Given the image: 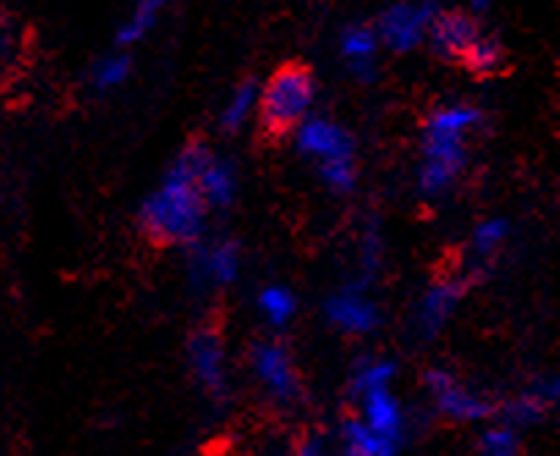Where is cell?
Instances as JSON below:
<instances>
[{"mask_svg": "<svg viewBox=\"0 0 560 456\" xmlns=\"http://www.w3.org/2000/svg\"><path fill=\"white\" fill-rule=\"evenodd\" d=\"M212 152L203 141H190L176 157L163 187L140 207V232L160 245H196L203 234L207 201L198 190V176Z\"/></svg>", "mask_w": 560, "mask_h": 456, "instance_id": "cell-1", "label": "cell"}, {"mask_svg": "<svg viewBox=\"0 0 560 456\" xmlns=\"http://www.w3.org/2000/svg\"><path fill=\"white\" fill-rule=\"evenodd\" d=\"M462 63H465L476 78H492V74H498L500 69H503V45H500V39H494V36L481 34L472 42L470 50L465 52Z\"/></svg>", "mask_w": 560, "mask_h": 456, "instance_id": "cell-17", "label": "cell"}, {"mask_svg": "<svg viewBox=\"0 0 560 456\" xmlns=\"http://www.w3.org/2000/svg\"><path fill=\"white\" fill-rule=\"evenodd\" d=\"M250 366L280 405H292L300 396V377L294 372V363L287 347H280L278 341H258L250 350Z\"/></svg>", "mask_w": 560, "mask_h": 456, "instance_id": "cell-4", "label": "cell"}, {"mask_svg": "<svg viewBox=\"0 0 560 456\" xmlns=\"http://www.w3.org/2000/svg\"><path fill=\"white\" fill-rule=\"evenodd\" d=\"M187 355H190V366H192V374H196L198 385H201L214 401L225 399V390H229V374H225V350L218 332H214L212 327L198 330L196 336L190 338Z\"/></svg>", "mask_w": 560, "mask_h": 456, "instance_id": "cell-5", "label": "cell"}, {"mask_svg": "<svg viewBox=\"0 0 560 456\" xmlns=\"http://www.w3.org/2000/svg\"><path fill=\"white\" fill-rule=\"evenodd\" d=\"M363 401V423L371 429V432L382 434L387 440H401L404 432V416L401 407H398L396 396L387 388L369 390V394L360 396Z\"/></svg>", "mask_w": 560, "mask_h": 456, "instance_id": "cell-10", "label": "cell"}, {"mask_svg": "<svg viewBox=\"0 0 560 456\" xmlns=\"http://www.w3.org/2000/svg\"><path fill=\"white\" fill-rule=\"evenodd\" d=\"M374 34L369 28H349L343 34V52H347V58L358 61L360 67H365V61L374 56Z\"/></svg>", "mask_w": 560, "mask_h": 456, "instance_id": "cell-25", "label": "cell"}, {"mask_svg": "<svg viewBox=\"0 0 560 456\" xmlns=\"http://www.w3.org/2000/svg\"><path fill=\"white\" fill-rule=\"evenodd\" d=\"M465 292V281H440L423 294L418 308V330L423 332V338H434L443 330V325L451 319V314L462 303Z\"/></svg>", "mask_w": 560, "mask_h": 456, "instance_id": "cell-9", "label": "cell"}, {"mask_svg": "<svg viewBox=\"0 0 560 456\" xmlns=\"http://www.w3.org/2000/svg\"><path fill=\"white\" fill-rule=\"evenodd\" d=\"M198 190H201L203 201L212 203V207H229L236 192V179L231 165L209 160V165L198 176Z\"/></svg>", "mask_w": 560, "mask_h": 456, "instance_id": "cell-16", "label": "cell"}, {"mask_svg": "<svg viewBox=\"0 0 560 456\" xmlns=\"http://www.w3.org/2000/svg\"><path fill=\"white\" fill-rule=\"evenodd\" d=\"M322 454H325V448H322L319 440L314 437V440H305V443L300 445V451L294 456H322Z\"/></svg>", "mask_w": 560, "mask_h": 456, "instance_id": "cell-30", "label": "cell"}, {"mask_svg": "<svg viewBox=\"0 0 560 456\" xmlns=\"http://www.w3.org/2000/svg\"><path fill=\"white\" fill-rule=\"evenodd\" d=\"M12 50H14V31L7 17H0V67L9 61Z\"/></svg>", "mask_w": 560, "mask_h": 456, "instance_id": "cell-29", "label": "cell"}, {"mask_svg": "<svg viewBox=\"0 0 560 456\" xmlns=\"http://www.w3.org/2000/svg\"><path fill=\"white\" fill-rule=\"evenodd\" d=\"M398 443L371 432L363 421L343 423V456H396Z\"/></svg>", "mask_w": 560, "mask_h": 456, "instance_id": "cell-15", "label": "cell"}, {"mask_svg": "<svg viewBox=\"0 0 560 456\" xmlns=\"http://www.w3.org/2000/svg\"><path fill=\"white\" fill-rule=\"evenodd\" d=\"M555 399H558V383L549 385V390L547 383H541L536 390H525L516 399H511L503 407V416L511 429L536 426L544 418V412H547V405H555Z\"/></svg>", "mask_w": 560, "mask_h": 456, "instance_id": "cell-12", "label": "cell"}, {"mask_svg": "<svg viewBox=\"0 0 560 456\" xmlns=\"http://www.w3.org/2000/svg\"><path fill=\"white\" fill-rule=\"evenodd\" d=\"M325 311L332 325L341 327L343 332H354V336L371 332L380 325V311L360 289H343V292L332 294Z\"/></svg>", "mask_w": 560, "mask_h": 456, "instance_id": "cell-7", "label": "cell"}, {"mask_svg": "<svg viewBox=\"0 0 560 456\" xmlns=\"http://www.w3.org/2000/svg\"><path fill=\"white\" fill-rule=\"evenodd\" d=\"M438 405H440V412H443V416L454 418V421H462V423L483 421V418L492 416V410H494L487 399L470 394V390L462 388L459 383H451L448 388L440 390Z\"/></svg>", "mask_w": 560, "mask_h": 456, "instance_id": "cell-14", "label": "cell"}, {"mask_svg": "<svg viewBox=\"0 0 560 456\" xmlns=\"http://www.w3.org/2000/svg\"><path fill=\"white\" fill-rule=\"evenodd\" d=\"M316 96V80L308 63L289 61L275 69L258 102V130L264 143H280L303 125Z\"/></svg>", "mask_w": 560, "mask_h": 456, "instance_id": "cell-2", "label": "cell"}, {"mask_svg": "<svg viewBox=\"0 0 560 456\" xmlns=\"http://www.w3.org/2000/svg\"><path fill=\"white\" fill-rule=\"evenodd\" d=\"M451 383H456V377L451 372H445V369H429V372L423 374V385H427L434 396H438L440 390L448 388Z\"/></svg>", "mask_w": 560, "mask_h": 456, "instance_id": "cell-28", "label": "cell"}, {"mask_svg": "<svg viewBox=\"0 0 560 456\" xmlns=\"http://www.w3.org/2000/svg\"><path fill=\"white\" fill-rule=\"evenodd\" d=\"M434 17L432 7H412V3H398V7L387 9L382 17V36L393 50L404 52L409 47L418 45L420 34L429 28Z\"/></svg>", "mask_w": 560, "mask_h": 456, "instance_id": "cell-8", "label": "cell"}, {"mask_svg": "<svg viewBox=\"0 0 560 456\" xmlns=\"http://www.w3.org/2000/svg\"><path fill=\"white\" fill-rule=\"evenodd\" d=\"M481 456H516L520 451V437L511 426H494L489 432H483L481 443Z\"/></svg>", "mask_w": 560, "mask_h": 456, "instance_id": "cell-24", "label": "cell"}, {"mask_svg": "<svg viewBox=\"0 0 560 456\" xmlns=\"http://www.w3.org/2000/svg\"><path fill=\"white\" fill-rule=\"evenodd\" d=\"M393 374H396V366L387 361L363 363V366H360L352 377V394L360 399V396L369 394V390L387 388V383L393 379Z\"/></svg>", "mask_w": 560, "mask_h": 456, "instance_id": "cell-21", "label": "cell"}, {"mask_svg": "<svg viewBox=\"0 0 560 456\" xmlns=\"http://www.w3.org/2000/svg\"><path fill=\"white\" fill-rule=\"evenodd\" d=\"M127 74H129V58L127 56L105 58V61L94 69V85L96 89H113V85L121 83Z\"/></svg>", "mask_w": 560, "mask_h": 456, "instance_id": "cell-26", "label": "cell"}, {"mask_svg": "<svg viewBox=\"0 0 560 456\" xmlns=\"http://www.w3.org/2000/svg\"><path fill=\"white\" fill-rule=\"evenodd\" d=\"M258 308L264 311V316H267L272 325H287V321L294 316L298 300H294V294L289 292V289L269 287L258 294Z\"/></svg>", "mask_w": 560, "mask_h": 456, "instance_id": "cell-20", "label": "cell"}, {"mask_svg": "<svg viewBox=\"0 0 560 456\" xmlns=\"http://www.w3.org/2000/svg\"><path fill=\"white\" fill-rule=\"evenodd\" d=\"M163 9H165V0H140L138 7H135L132 17H129L127 23H124V28L118 31L116 36L118 45H135V42L143 39V36L158 25Z\"/></svg>", "mask_w": 560, "mask_h": 456, "instance_id": "cell-18", "label": "cell"}, {"mask_svg": "<svg viewBox=\"0 0 560 456\" xmlns=\"http://www.w3.org/2000/svg\"><path fill=\"white\" fill-rule=\"evenodd\" d=\"M465 136L429 130L423 138V165H420V190L429 196L443 192L459 176L465 165Z\"/></svg>", "mask_w": 560, "mask_h": 456, "instance_id": "cell-3", "label": "cell"}, {"mask_svg": "<svg viewBox=\"0 0 560 456\" xmlns=\"http://www.w3.org/2000/svg\"><path fill=\"white\" fill-rule=\"evenodd\" d=\"M481 36L476 20L465 12H440L429 23V39L434 52L445 61H462L472 42Z\"/></svg>", "mask_w": 560, "mask_h": 456, "instance_id": "cell-6", "label": "cell"}, {"mask_svg": "<svg viewBox=\"0 0 560 456\" xmlns=\"http://www.w3.org/2000/svg\"><path fill=\"white\" fill-rule=\"evenodd\" d=\"M300 149L319 160V163H325V160L352 154V141H349V136L341 127L316 119L300 130Z\"/></svg>", "mask_w": 560, "mask_h": 456, "instance_id": "cell-11", "label": "cell"}, {"mask_svg": "<svg viewBox=\"0 0 560 456\" xmlns=\"http://www.w3.org/2000/svg\"><path fill=\"white\" fill-rule=\"evenodd\" d=\"M505 234H509V223L505 220H487V223L478 225L476 237H472L476 239V250L478 254H492L503 243Z\"/></svg>", "mask_w": 560, "mask_h": 456, "instance_id": "cell-27", "label": "cell"}, {"mask_svg": "<svg viewBox=\"0 0 560 456\" xmlns=\"http://www.w3.org/2000/svg\"><path fill=\"white\" fill-rule=\"evenodd\" d=\"M481 121V113L476 107L456 105V107H443L429 119V130H443V132H456V136H465L470 127H476Z\"/></svg>", "mask_w": 560, "mask_h": 456, "instance_id": "cell-19", "label": "cell"}, {"mask_svg": "<svg viewBox=\"0 0 560 456\" xmlns=\"http://www.w3.org/2000/svg\"><path fill=\"white\" fill-rule=\"evenodd\" d=\"M253 102H256V80H245V83L236 85L234 96H231V102L223 110L225 130H240V125L247 119V113H250Z\"/></svg>", "mask_w": 560, "mask_h": 456, "instance_id": "cell-22", "label": "cell"}, {"mask_svg": "<svg viewBox=\"0 0 560 456\" xmlns=\"http://www.w3.org/2000/svg\"><path fill=\"white\" fill-rule=\"evenodd\" d=\"M322 179L327 182V187H332L336 192H349L354 187V160L352 154H343V157H332L319 163Z\"/></svg>", "mask_w": 560, "mask_h": 456, "instance_id": "cell-23", "label": "cell"}, {"mask_svg": "<svg viewBox=\"0 0 560 456\" xmlns=\"http://www.w3.org/2000/svg\"><path fill=\"white\" fill-rule=\"evenodd\" d=\"M236 272H240V248L234 243H220L209 250H198L196 270H192L198 283H231Z\"/></svg>", "mask_w": 560, "mask_h": 456, "instance_id": "cell-13", "label": "cell"}]
</instances>
